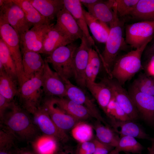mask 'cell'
Wrapping results in <instances>:
<instances>
[{
    "instance_id": "obj_11",
    "label": "cell",
    "mask_w": 154,
    "mask_h": 154,
    "mask_svg": "<svg viewBox=\"0 0 154 154\" xmlns=\"http://www.w3.org/2000/svg\"><path fill=\"white\" fill-rule=\"evenodd\" d=\"M52 25L46 24L33 27L21 35L20 46L21 52L31 51L42 53L45 37Z\"/></svg>"
},
{
    "instance_id": "obj_15",
    "label": "cell",
    "mask_w": 154,
    "mask_h": 154,
    "mask_svg": "<svg viewBox=\"0 0 154 154\" xmlns=\"http://www.w3.org/2000/svg\"><path fill=\"white\" fill-rule=\"evenodd\" d=\"M42 106L52 121L61 130L66 131L72 129L80 121L68 114L55 104L52 96H47Z\"/></svg>"
},
{
    "instance_id": "obj_37",
    "label": "cell",
    "mask_w": 154,
    "mask_h": 154,
    "mask_svg": "<svg viewBox=\"0 0 154 154\" xmlns=\"http://www.w3.org/2000/svg\"><path fill=\"white\" fill-rule=\"evenodd\" d=\"M106 115L110 120L113 128L117 121L131 120L113 97L107 107Z\"/></svg>"
},
{
    "instance_id": "obj_39",
    "label": "cell",
    "mask_w": 154,
    "mask_h": 154,
    "mask_svg": "<svg viewBox=\"0 0 154 154\" xmlns=\"http://www.w3.org/2000/svg\"><path fill=\"white\" fill-rule=\"evenodd\" d=\"M16 139L11 133L3 126L2 127L0 130V149L15 147Z\"/></svg>"
},
{
    "instance_id": "obj_29",
    "label": "cell",
    "mask_w": 154,
    "mask_h": 154,
    "mask_svg": "<svg viewBox=\"0 0 154 154\" xmlns=\"http://www.w3.org/2000/svg\"><path fill=\"white\" fill-rule=\"evenodd\" d=\"M11 1L21 7L27 21L31 26L51 24L39 13L28 0Z\"/></svg>"
},
{
    "instance_id": "obj_34",
    "label": "cell",
    "mask_w": 154,
    "mask_h": 154,
    "mask_svg": "<svg viewBox=\"0 0 154 154\" xmlns=\"http://www.w3.org/2000/svg\"><path fill=\"white\" fill-rule=\"evenodd\" d=\"M102 63L97 50L92 48L90 52L86 70V81L95 82L96 78L99 72Z\"/></svg>"
},
{
    "instance_id": "obj_33",
    "label": "cell",
    "mask_w": 154,
    "mask_h": 154,
    "mask_svg": "<svg viewBox=\"0 0 154 154\" xmlns=\"http://www.w3.org/2000/svg\"><path fill=\"white\" fill-rule=\"evenodd\" d=\"M0 63L2 64L5 72L18 82L15 64L8 47L1 38H0Z\"/></svg>"
},
{
    "instance_id": "obj_28",
    "label": "cell",
    "mask_w": 154,
    "mask_h": 154,
    "mask_svg": "<svg viewBox=\"0 0 154 154\" xmlns=\"http://www.w3.org/2000/svg\"><path fill=\"white\" fill-rule=\"evenodd\" d=\"M93 127L96 133V138L99 141L114 148L117 145L120 137L110 126L96 120Z\"/></svg>"
},
{
    "instance_id": "obj_50",
    "label": "cell",
    "mask_w": 154,
    "mask_h": 154,
    "mask_svg": "<svg viewBox=\"0 0 154 154\" xmlns=\"http://www.w3.org/2000/svg\"><path fill=\"white\" fill-rule=\"evenodd\" d=\"M126 154H131V153H126Z\"/></svg>"
},
{
    "instance_id": "obj_27",
    "label": "cell",
    "mask_w": 154,
    "mask_h": 154,
    "mask_svg": "<svg viewBox=\"0 0 154 154\" xmlns=\"http://www.w3.org/2000/svg\"><path fill=\"white\" fill-rule=\"evenodd\" d=\"M120 137L127 136L135 138L150 140L151 137L137 124L132 120L124 121H117L114 128Z\"/></svg>"
},
{
    "instance_id": "obj_45",
    "label": "cell",
    "mask_w": 154,
    "mask_h": 154,
    "mask_svg": "<svg viewBox=\"0 0 154 154\" xmlns=\"http://www.w3.org/2000/svg\"><path fill=\"white\" fill-rule=\"evenodd\" d=\"M16 147L0 150V154H17Z\"/></svg>"
},
{
    "instance_id": "obj_31",
    "label": "cell",
    "mask_w": 154,
    "mask_h": 154,
    "mask_svg": "<svg viewBox=\"0 0 154 154\" xmlns=\"http://www.w3.org/2000/svg\"><path fill=\"white\" fill-rule=\"evenodd\" d=\"M18 82L9 75L4 69L0 70V95L11 101L17 96Z\"/></svg>"
},
{
    "instance_id": "obj_21",
    "label": "cell",
    "mask_w": 154,
    "mask_h": 154,
    "mask_svg": "<svg viewBox=\"0 0 154 154\" xmlns=\"http://www.w3.org/2000/svg\"><path fill=\"white\" fill-rule=\"evenodd\" d=\"M22 54L23 71L27 80L43 70L44 60L40 54L37 52L25 51Z\"/></svg>"
},
{
    "instance_id": "obj_17",
    "label": "cell",
    "mask_w": 154,
    "mask_h": 154,
    "mask_svg": "<svg viewBox=\"0 0 154 154\" xmlns=\"http://www.w3.org/2000/svg\"><path fill=\"white\" fill-rule=\"evenodd\" d=\"M55 26L74 42L81 39L84 33L71 14L64 8L60 11L56 17Z\"/></svg>"
},
{
    "instance_id": "obj_32",
    "label": "cell",
    "mask_w": 154,
    "mask_h": 154,
    "mask_svg": "<svg viewBox=\"0 0 154 154\" xmlns=\"http://www.w3.org/2000/svg\"><path fill=\"white\" fill-rule=\"evenodd\" d=\"M143 149V146L135 138L124 136L120 137L117 145L108 154H119L121 152L137 154L141 153Z\"/></svg>"
},
{
    "instance_id": "obj_9",
    "label": "cell",
    "mask_w": 154,
    "mask_h": 154,
    "mask_svg": "<svg viewBox=\"0 0 154 154\" xmlns=\"http://www.w3.org/2000/svg\"><path fill=\"white\" fill-rule=\"evenodd\" d=\"M81 40L80 44L75 51L73 58L74 78L78 86L85 90L86 70L92 46L84 35Z\"/></svg>"
},
{
    "instance_id": "obj_48",
    "label": "cell",
    "mask_w": 154,
    "mask_h": 154,
    "mask_svg": "<svg viewBox=\"0 0 154 154\" xmlns=\"http://www.w3.org/2000/svg\"><path fill=\"white\" fill-rule=\"evenodd\" d=\"M99 1V0H80L81 3L85 6L94 4Z\"/></svg>"
},
{
    "instance_id": "obj_10",
    "label": "cell",
    "mask_w": 154,
    "mask_h": 154,
    "mask_svg": "<svg viewBox=\"0 0 154 154\" xmlns=\"http://www.w3.org/2000/svg\"><path fill=\"white\" fill-rule=\"evenodd\" d=\"M64 82L66 89L65 97L85 107L97 120L106 125L110 126L102 117L94 100L86 94L84 89L74 85L69 80Z\"/></svg>"
},
{
    "instance_id": "obj_19",
    "label": "cell",
    "mask_w": 154,
    "mask_h": 154,
    "mask_svg": "<svg viewBox=\"0 0 154 154\" xmlns=\"http://www.w3.org/2000/svg\"><path fill=\"white\" fill-rule=\"evenodd\" d=\"M56 104L65 112L80 121L92 117L84 106L66 98L53 97Z\"/></svg>"
},
{
    "instance_id": "obj_30",
    "label": "cell",
    "mask_w": 154,
    "mask_h": 154,
    "mask_svg": "<svg viewBox=\"0 0 154 154\" xmlns=\"http://www.w3.org/2000/svg\"><path fill=\"white\" fill-rule=\"evenodd\" d=\"M130 15L141 21H154V0H139Z\"/></svg>"
},
{
    "instance_id": "obj_1",
    "label": "cell",
    "mask_w": 154,
    "mask_h": 154,
    "mask_svg": "<svg viewBox=\"0 0 154 154\" xmlns=\"http://www.w3.org/2000/svg\"><path fill=\"white\" fill-rule=\"evenodd\" d=\"M16 139L30 141L37 136V127L28 115L14 102L1 121Z\"/></svg>"
},
{
    "instance_id": "obj_49",
    "label": "cell",
    "mask_w": 154,
    "mask_h": 154,
    "mask_svg": "<svg viewBox=\"0 0 154 154\" xmlns=\"http://www.w3.org/2000/svg\"><path fill=\"white\" fill-rule=\"evenodd\" d=\"M150 140L151 141V145L147 148L149 154H154V137H151Z\"/></svg>"
},
{
    "instance_id": "obj_51",
    "label": "cell",
    "mask_w": 154,
    "mask_h": 154,
    "mask_svg": "<svg viewBox=\"0 0 154 154\" xmlns=\"http://www.w3.org/2000/svg\"><path fill=\"white\" fill-rule=\"evenodd\" d=\"M142 154L141 153H138V154Z\"/></svg>"
},
{
    "instance_id": "obj_13",
    "label": "cell",
    "mask_w": 154,
    "mask_h": 154,
    "mask_svg": "<svg viewBox=\"0 0 154 154\" xmlns=\"http://www.w3.org/2000/svg\"><path fill=\"white\" fill-rule=\"evenodd\" d=\"M44 66L42 74V88L47 96L65 97V84L56 72L50 68L48 63L44 59Z\"/></svg>"
},
{
    "instance_id": "obj_42",
    "label": "cell",
    "mask_w": 154,
    "mask_h": 154,
    "mask_svg": "<svg viewBox=\"0 0 154 154\" xmlns=\"http://www.w3.org/2000/svg\"><path fill=\"white\" fill-rule=\"evenodd\" d=\"M14 102L10 101L0 95V118L1 121L3 119L8 109L12 106Z\"/></svg>"
},
{
    "instance_id": "obj_35",
    "label": "cell",
    "mask_w": 154,
    "mask_h": 154,
    "mask_svg": "<svg viewBox=\"0 0 154 154\" xmlns=\"http://www.w3.org/2000/svg\"><path fill=\"white\" fill-rule=\"evenodd\" d=\"M131 87L142 93L154 96V77L141 73L134 80Z\"/></svg>"
},
{
    "instance_id": "obj_25",
    "label": "cell",
    "mask_w": 154,
    "mask_h": 154,
    "mask_svg": "<svg viewBox=\"0 0 154 154\" xmlns=\"http://www.w3.org/2000/svg\"><path fill=\"white\" fill-rule=\"evenodd\" d=\"M59 142L55 138L44 134L37 136L32 140L35 154H55L60 149Z\"/></svg>"
},
{
    "instance_id": "obj_7",
    "label": "cell",
    "mask_w": 154,
    "mask_h": 154,
    "mask_svg": "<svg viewBox=\"0 0 154 154\" xmlns=\"http://www.w3.org/2000/svg\"><path fill=\"white\" fill-rule=\"evenodd\" d=\"M0 22L9 24L19 36L31 27L21 7L11 0H0Z\"/></svg>"
},
{
    "instance_id": "obj_36",
    "label": "cell",
    "mask_w": 154,
    "mask_h": 154,
    "mask_svg": "<svg viewBox=\"0 0 154 154\" xmlns=\"http://www.w3.org/2000/svg\"><path fill=\"white\" fill-rule=\"evenodd\" d=\"M93 127L84 121L79 122L71 130L72 137L79 143L91 141L94 137Z\"/></svg>"
},
{
    "instance_id": "obj_26",
    "label": "cell",
    "mask_w": 154,
    "mask_h": 154,
    "mask_svg": "<svg viewBox=\"0 0 154 154\" xmlns=\"http://www.w3.org/2000/svg\"><path fill=\"white\" fill-rule=\"evenodd\" d=\"M83 13L88 26L94 38L99 42L105 43L110 33V27L95 18L84 9Z\"/></svg>"
},
{
    "instance_id": "obj_3",
    "label": "cell",
    "mask_w": 154,
    "mask_h": 154,
    "mask_svg": "<svg viewBox=\"0 0 154 154\" xmlns=\"http://www.w3.org/2000/svg\"><path fill=\"white\" fill-rule=\"evenodd\" d=\"M147 45L145 44L118 57L109 78L115 79L122 86L131 79L142 68L141 56Z\"/></svg>"
},
{
    "instance_id": "obj_22",
    "label": "cell",
    "mask_w": 154,
    "mask_h": 154,
    "mask_svg": "<svg viewBox=\"0 0 154 154\" xmlns=\"http://www.w3.org/2000/svg\"><path fill=\"white\" fill-rule=\"evenodd\" d=\"M113 5V0L106 1L99 0L94 4L85 7L88 12L95 18L110 25L114 17Z\"/></svg>"
},
{
    "instance_id": "obj_12",
    "label": "cell",
    "mask_w": 154,
    "mask_h": 154,
    "mask_svg": "<svg viewBox=\"0 0 154 154\" xmlns=\"http://www.w3.org/2000/svg\"><path fill=\"white\" fill-rule=\"evenodd\" d=\"M111 89L116 101L130 119L135 121L139 114L129 93L115 79L109 77L102 79Z\"/></svg>"
},
{
    "instance_id": "obj_8",
    "label": "cell",
    "mask_w": 154,
    "mask_h": 154,
    "mask_svg": "<svg viewBox=\"0 0 154 154\" xmlns=\"http://www.w3.org/2000/svg\"><path fill=\"white\" fill-rule=\"evenodd\" d=\"M125 34V43L135 49L148 44L154 37V21H141L128 25Z\"/></svg>"
},
{
    "instance_id": "obj_4",
    "label": "cell",
    "mask_w": 154,
    "mask_h": 154,
    "mask_svg": "<svg viewBox=\"0 0 154 154\" xmlns=\"http://www.w3.org/2000/svg\"><path fill=\"white\" fill-rule=\"evenodd\" d=\"M43 70L26 81L19 88L17 96L22 107L32 114L41 106L44 93L42 82Z\"/></svg>"
},
{
    "instance_id": "obj_40",
    "label": "cell",
    "mask_w": 154,
    "mask_h": 154,
    "mask_svg": "<svg viewBox=\"0 0 154 154\" xmlns=\"http://www.w3.org/2000/svg\"><path fill=\"white\" fill-rule=\"evenodd\" d=\"M95 149V144L92 140L79 143L74 154H94Z\"/></svg>"
},
{
    "instance_id": "obj_44",
    "label": "cell",
    "mask_w": 154,
    "mask_h": 154,
    "mask_svg": "<svg viewBox=\"0 0 154 154\" xmlns=\"http://www.w3.org/2000/svg\"><path fill=\"white\" fill-rule=\"evenodd\" d=\"M151 41L150 44L146 46L144 51L145 56L147 59L154 55V39Z\"/></svg>"
},
{
    "instance_id": "obj_18",
    "label": "cell",
    "mask_w": 154,
    "mask_h": 154,
    "mask_svg": "<svg viewBox=\"0 0 154 154\" xmlns=\"http://www.w3.org/2000/svg\"><path fill=\"white\" fill-rule=\"evenodd\" d=\"M86 88L106 115L107 107L113 97L110 88L102 80L99 82L86 81Z\"/></svg>"
},
{
    "instance_id": "obj_47",
    "label": "cell",
    "mask_w": 154,
    "mask_h": 154,
    "mask_svg": "<svg viewBox=\"0 0 154 154\" xmlns=\"http://www.w3.org/2000/svg\"><path fill=\"white\" fill-rule=\"evenodd\" d=\"M17 154H35L34 153L26 148H17Z\"/></svg>"
},
{
    "instance_id": "obj_24",
    "label": "cell",
    "mask_w": 154,
    "mask_h": 154,
    "mask_svg": "<svg viewBox=\"0 0 154 154\" xmlns=\"http://www.w3.org/2000/svg\"><path fill=\"white\" fill-rule=\"evenodd\" d=\"M39 13L51 22L64 8L63 0H28Z\"/></svg>"
},
{
    "instance_id": "obj_23",
    "label": "cell",
    "mask_w": 154,
    "mask_h": 154,
    "mask_svg": "<svg viewBox=\"0 0 154 154\" xmlns=\"http://www.w3.org/2000/svg\"><path fill=\"white\" fill-rule=\"evenodd\" d=\"M64 7L72 15L79 27L92 46L95 42L91 36L80 0H63Z\"/></svg>"
},
{
    "instance_id": "obj_20",
    "label": "cell",
    "mask_w": 154,
    "mask_h": 154,
    "mask_svg": "<svg viewBox=\"0 0 154 154\" xmlns=\"http://www.w3.org/2000/svg\"><path fill=\"white\" fill-rule=\"evenodd\" d=\"M73 42L52 24L45 37L42 53L48 56L57 48Z\"/></svg>"
},
{
    "instance_id": "obj_2",
    "label": "cell",
    "mask_w": 154,
    "mask_h": 154,
    "mask_svg": "<svg viewBox=\"0 0 154 154\" xmlns=\"http://www.w3.org/2000/svg\"><path fill=\"white\" fill-rule=\"evenodd\" d=\"M113 8L115 11L114 19L110 24V31L105 46L102 54L97 50L102 63L106 72L110 77L111 72L118 55L121 50L125 40L123 37L122 22L120 20L117 13L116 6L114 3Z\"/></svg>"
},
{
    "instance_id": "obj_43",
    "label": "cell",
    "mask_w": 154,
    "mask_h": 154,
    "mask_svg": "<svg viewBox=\"0 0 154 154\" xmlns=\"http://www.w3.org/2000/svg\"><path fill=\"white\" fill-rule=\"evenodd\" d=\"M145 66V69L147 75L154 77V55L149 58Z\"/></svg>"
},
{
    "instance_id": "obj_38",
    "label": "cell",
    "mask_w": 154,
    "mask_h": 154,
    "mask_svg": "<svg viewBox=\"0 0 154 154\" xmlns=\"http://www.w3.org/2000/svg\"><path fill=\"white\" fill-rule=\"evenodd\" d=\"M139 0H114L117 14L120 17L130 15Z\"/></svg>"
},
{
    "instance_id": "obj_46",
    "label": "cell",
    "mask_w": 154,
    "mask_h": 154,
    "mask_svg": "<svg viewBox=\"0 0 154 154\" xmlns=\"http://www.w3.org/2000/svg\"><path fill=\"white\" fill-rule=\"evenodd\" d=\"M55 154H74V152L71 149L65 147L63 149H60Z\"/></svg>"
},
{
    "instance_id": "obj_5",
    "label": "cell",
    "mask_w": 154,
    "mask_h": 154,
    "mask_svg": "<svg viewBox=\"0 0 154 154\" xmlns=\"http://www.w3.org/2000/svg\"><path fill=\"white\" fill-rule=\"evenodd\" d=\"M78 47L74 42L60 47L45 58L64 81L74 77L73 58Z\"/></svg>"
},
{
    "instance_id": "obj_41",
    "label": "cell",
    "mask_w": 154,
    "mask_h": 154,
    "mask_svg": "<svg viewBox=\"0 0 154 154\" xmlns=\"http://www.w3.org/2000/svg\"><path fill=\"white\" fill-rule=\"evenodd\" d=\"M92 140L95 145L94 154H108L114 148L101 142L96 137L93 139Z\"/></svg>"
},
{
    "instance_id": "obj_6",
    "label": "cell",
    "mask_w": 154,
    "mask_h": 154,
    "mask_svg": "<svg viewBox=\"0 0 154 154\" xmlns=\"http://www.w3.org/2000/svg\"><path fill=\"white\" fill-rule=\"evenodd\" d=\"M1 38L8 47L16 65L19 87L27 80L25 76L22 65V56L20 46L19 36L9 24L0 22Z\"/></svg>"
},
{
    "instance_id": "obj_14",
    "label": "cell",
    "mask_w": 154,
    "mask_h": 154,
    "mask_svg": "<svg viewBox=\"0 0 154 154\" xmlns=\"http://www.w3.org/2000/svg\"><path fill=\"white\" fill-rule=\"evenodd\" d=\"M32 114L34 124L43 134L54 137L59 142L68 141L69 137L67 134L56 125L42 105Z\"/></svg>"
},
{
    "instance_id": "obj_16",
    "label": "cell",
    "mask_w": 154,
    "mask_h": 154,
    "mask_svg": "<svg viewBox=\"0 0 154 154\" xmlns=\"http://www.w3.org/2000/svg\"><path fill=\"white\" fill-rule=\"evenodd\" d=\"M128 92L139 115L154 127V96L142 93L131 87Z\"/></svg>"
}]
</instances>
